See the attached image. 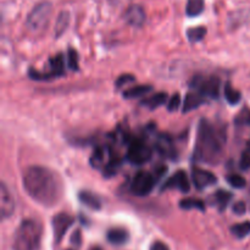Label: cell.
Listing matches in <instances>:
<instances>
[{"label": "cell", "instance_id": "cell-1", "mask_svg": "<svg viewBox=\"0 0 250 250\" xmlns=\"http://www.w3.org/2000/svg\"><path fill=\"white\" fill-rule=\"evenodd\" d=\"M22 183L27 194L43 207H54L63 195V183L60 176L44 166L27 167L22 175Z\"/></svg>", "mask_w": 250, "mask_h": 250}, {"label": "cell", "instance_id": "cell-10", "mask_svg": "<svg viewBox=\"0 0 250 250\" xmlns=\"http://www.w3.org/2000/svg\"><path fill=\"white\" fill-rule=\"evenodd\" d=\"M192 181L193 185L195 186V188L202 190L205 189V188L216 185L217 177L214 173L210 172V171H207L204 170V168L194 166V167H192Z\"/></svg>", "mask_w": 250, "mask_h": 250}, {"label": "cell", "instance_id": "cell-4", "mask_svg": "<svg viewBox=\"0 0 250 250\" xmlns=\"http://www.w3.org/2000/svg\"><path fill=\"white\" fill-rule=\"evenodd\" d=\"M53 12V5L49 1H42L32 9L27 16L26 24L31 31L41 32L48 26Z\"/></svg>", "mask_w": 250, "mask_h": 250}, {"label": "cell", "instance_id": "cell-11", "mask_svg": "<svg viewBox=\"0 0 250 250\" xmlns=\"http://www.w3.org/2000/svg\"><path fill=\"white\" fill-rule=\"evenodd\" d=\"M15 211V200L11 193L7 189L6 185L1 183L0 186V214L1 219L5 220L11 216Z\"/></svg>", "mask_w": 250, "mask_h": 250}, {"label": "cell", "instance_id": "cell-32", "mask_svg": "<svg viewBox=\"0 0 250 250\" xmlns=\"http://www.w3.org/2000/svg\"><path fill=\"white\" fill-rule=\"evenodd\" d=\"M180 105H181V95L178 94V93H175V94L170 98V100H168L167 110L170 112H173L180 107Z\"/></svg>", "mask_w": 250, "mask_h": 250}, {"label": "cell", "instance_id": "cell-19", "mask_svg": "<svg viewBox=\"0 0 250 250\" xmlns=\"http://www.w3.org/2000/svg\"><path fill=\"white\" fill-rule=\"evenodd\" d=\"M153 90V87L150 84H141V85H134V87L128 88L124 92L125 99H134V98L143 97L146 95L149 92Z\"/></svg>", "mask_w": 250, "mask_h": 250}, {"label": "cell", "instance_id": "cell-8", "mask_svg": "<svg viewBox=\"0 0 250 250\" xmlns=\"http://www.w3.org/2000/svg\"><path fill=\"white\" fill-rule=\"evenodd\" d=\"M73 224H75V217L66 214V212H60V214L55 215V216L53 217L51 225H53V233L55 244L60 243V242L62 241L66 232L68 231V229H70Z\"/></svg>", "mask_w": 250, "mask_h": 250}, {"label": "cell", "instance_id": "cell-33", "mask_svg": "<svg viewBox=\"0 0 250 250\" xmlns=\"http://www.w3.org/2000/svg\"><path fill=\"white\" fill-rule=\"evenodd\" d=\"M134 81H136V78H134L133 75H122L117 78V81L115 82V85H116V88H122L125 85L129 84V83L134 82Z\"/></svg>", "mask_w": 250, "mask_h": 250}, {"label": "cell", "instance_id": "cell-6", "mask_svg": "<svg viewBox=\"0 0 250 250\" xmlns=\"http://www.w3.org/2000/svg\"><path fill=\"white\" fill-rule=\"evenodd\" d=\"M154 187H155V177L146 171H139L132 180L129 189L132 194L137 197H146L150 194Z\"/></svg>", "mask_w": 250, "mask_h": 250}, {"label": "cell", "instance_id": "cell-26", "mask_svg": "<svg viewBox=\"0 0 250 250\" xmlns=\"http://www.w3.org/2000/svg\"><path fill=\"white\" fill-rule=\"evenodd\" d=\"M208 29L203 26L198 27H192V28L187 29V38L190 43H198L202 39H204V37L207 36Z\"/></svg>", "mask_w": 250, "mask_h": 250}, {"label": "cell", "instance_id": "cell-31", "mask_svg": "<svg viewBox=\"0 0 250 250\" xmlns=\"http://www.w3.org/2000/svg\"><path fill=\"white\" fill-rule=\"evenodd\" d=\"M104 158H105L104 148L95 149V151L93 153L92 158H90V164H92L94 167H99V166L104 163Z\"/></svg>", "mask_w": 250, "mask_h": 250}, {"label": "cell", "instance_id": "cell-28", "mask_svg": "<svg viewBox=\"0 0 250 250\" xmlns=\"http://www.w3.org/2000/svg\"><path fill=\"white\" fill-rule=\"evenodd\" d=\"M78 63H80V58H78V53L73 48L67 49V66L71 71L78 70Z\"/></svg>", "mask_w": 250, "mask_h": 250}, {"label": "cell", "instance_id": "cell-36", "mask_svg": "<svg viewBox=\"0 0 250 250\" xmlns=\"http://www.w3.org/2000/svg\"><path fill=\"white\" fill-rule=\"evenodd\" d=\"M149 250H170V248H168L167 244H165L164 242L161 241H155L151 243L150 248H149Z\"/></svg>", "mask_w": 250, "mask_h": 250}, {"label": "cell", "instance_id": "cell-18", "mask_svg": "<svg viewBox=\"0 0 250 250\" xmlns=\"http://www.w3.org/2000/svg\"><path fill=\"white\" fill-rule=\"evenodd\" d=\"M166 100H167V93L159 92L150 95V97H148L146 99H144L143 102H141V105L142 106L148 107V109L150 110H154L156 109V107H160L161 105L165 104Z\"/></svg>", "mask_w": 250, "mask_h": 250}, {"label": "cell", "instance_id": "cell-37", "mask_svg": "<svg viewBox=\"0 0 250 250\" xmlns=\"http://www.w3.org/2000/svg\"><path fill=\"white\" fill-rule=\"evenodd\" d=\"M71 243L75 244L76 247L81 246V231H76L71 237Z\"/></svg>", "mask_w": 250, "mask_h": 250}, {"label": "cell", "instance_id": "cell-27", "mask_svg": "<svg viewBox=\"0 0 250 250\" xmlns=\"http://www.w3.org/2000/svg\"><path fill=\"white\" fill-rule=\"evenodd\" d=\"M225 98L231 105H236L241 102L242 94L239 90L234 89L232 87L231 83H226V85H225Z\"/></svg>", "mask_w": 250, "mask_h": 250}, {"label": "cell", "instance_id": "cell-30", "mask_svg": "<svg viewBox=\"0 0 250 250\" xmlns=\"http://www.w3.org/2000/svg\"><path fill=\"white\" fill-rule=\"evenodd\" d=\"M227 182L232 186L233 188H244L247 185V181L246 178L242 177L241 175H236V173H232V175L227 176Z\"/></svg>", "mask_w": 250, "mask_h": 250}, {"label": "cell", "instance_id": "cell-14", "mask_svg": "<svg viewBox=\"0 0 250 250\" xmlns=\"http://www.w3.org/2000/svg\"><path fill=\"white\" fill-rule=\"evenodd\" d=\"M49 65H50L49 71L44 72L46 80H50L53 77H60V76L65 75V62H63L62 54H58L54 58H51L49 60Z\"/></svg>", "mask_w": 250, "mask_h": 250}, {"label": "cell", "instance_id": "cell-15", "mask_svg": "<svg viewBox=\"0 0 250 250\" xmlns=\"http://www.w3.org/2000/svg\"><path fill=\"white\" fill-rule=\"evenodd\" d=\"M129 234L127 229H122V227H114L110 229L106 233V239L110 244L112 246H124L128 242Z\"/></svg>", "mask_w": 250, "mask_h": 250}, {"label": "cell", "instance_id": "cell-29", "mask_svg": "<svg viewBox=\"0 0 250 250\" xmlns=\"http://www.w3.org/2000/svg\"><path fill=\"white\" fill-rule=\"evenodd\" d=\"M234 124L238 126H250V109L244 107L243 110H241L234 119Z\"/></svg>", "mask_w": 250, "mask_h": 250}, {"label": "cell", "instance_id": "cell-17", "mask_svg": "<svg viewBox=\"0 0 250 250\" xmlns=\"http://www.w3.org/2000/svg\"><path fill=\"white\" fill-rule=\"evenodd\" d=\"M78 199L81 200L83 205L88 207L92 210H100L102 209V200L98 197L97 194L92 192H88V190H82L78 194Z\"/></svg>", "mask_w": 250, "mask_h": 250}, {"label": "cell", "instance_id": "cell-35", "mask_svg": "<svg viewBox=\"0 0 250 250\" xmlns=\"http://www.w3.org/2000/svg\"><path fill=\"white\" fill-rule=\"evenodd\" d=\"M232 210L236 215H244L247 211V205L244 202H237L236 204L232 207Z\"/></svg>", "mask_w": 250, "mask_h": 250}, {"label": "cell", "instance_id": "cell-2", "mask_svg": "<svg viewBox=\"0 0 250 250\" xmlns=\"http://www.w3.org/2000/svg\"><path fill=\"white\" fill-rule=\"evenodd\" d=\"M226 142V136L224 131L215 127L208 120L203 119L198 126L197 142L194 148L195 161L216 165L224 154V146Z\"/></svg>", "mask_w": 250, "mask_h": 250}, {"label": "cell", "instance_id": "cell-39", "mask_svg": "<svg viewBox=\"0 0 250 250\" xmlns=\"http://www.w3.org/2000/svg\"><path fill=\"white\" fill-rule=\"evenodd\" d=\"M249 150H250V146H249Z\"/></svg>", "mask_w": 250, "mask_h": 250}, {"label": "cell", "instance_id": "cell-12", "mask_svg": "<svg viewBox=\"0 0 250 250\" xmlns=\"http://www.w3.org/2000/svg\"><path fill=\"white\" fill-rule=\"evenodd\" d=\"M125 20L128 24L134 27H141L143 26L144 22L146 20V11L142 6L139 5H131L128 9L125 12Z\"/></svg>", "mask_w": 250, "mask_h": 250}, {"label": "cell", "instance_id": "cell-34", "mask_svg": "<svg viewBox=\"0 0 250 250\" xmlns=\"http://www.w3.org/2000/svg\"><path fill=\"white\" fill-rule=\"evenodd\" d=\"M241 168L243 170H249L250 168V150L248 149L247 151H244L243 155L241 158Z\"/></svg>", "mask_w": 250, "mask_h": 250}, {"label": "cell", "instance_id": "cell-24", "mask_svg": "<svg viewBox=\"0 0 250 250\" xmlns=\"http://www.w3.org/2000/svg\"><path fill=\"white\" fill-rule=\"evenodd\" d=\"M180 208L183 210H200V211H205V203L202 199L198 198H186L180 202Z\"/></svg>", "mask_w": 250, "mask_h": 250}, {"label": "cell", "instance_id": "cell-21", "mask_svg": "<svg viewBox=\"0 0 250 250\" xmlns=\"http://www.w3.org/2000/svg\"><path fill=\"white\" fill-rule=\"evenodd\" d=\"M68 24H70V14L67 11H61L59 14L58 20H56L55 23V37L56 38H60L68 28Z\"/></svg>", "mask_w": 250, "mask_h": 250}, {"label": "cell", "instance_id": "cell-38", "mask_svg": "<svg viewBox=\"0 0 250 250\" xmlns=\"http://www.w3.org/2000/svg\"><path fill=\"white\" fill-rule=\"evenodd\" d=\"M90 250H103V249L100 248V247H93V248L90 249Z\"/></svg>", "mask_w": 250, "mask_h": 250}, {"label": "cell", "instance_id": "cell-23", "mask_svg": "<svg viewBox=\"0 0 250 250\" xmlns=\"http://www.w3.org/2000/svg\"><path fill=\"white\" fill-rule=\"evenodd\" d=\"M204 0H187L186 14L189 17H197L204 11Z\"/></svg>", "mask_w": 250, "mask_h": 250}, {"label": "cell", "instance_id": "cell-22", "mask_svg": "<svg viewBox=\"0 0 250 250\" xmlns=\"http://www.w3.org/2000/svg\"><path fill=\"white\" fill-rule=\"evenodd\" d=\"M212 198H214L215 200V205L219 208L220 211H224V210L227 208V205L229 204V202L232 200V198H233V194L227 192V190L220 189L215 193Z\"/></svg>", "mask_w": 250, "mask_h": 250}, {"label": "cell", "instance_id": "cell-9", "mask_svg": "<svg viewBox=\"0 0 250 250\" xmlns=\"http://www.w3.org/2000/svg\"><path fill=\"white\" fill-rule=\"evenodd\" d=\"M168 189H177L182 193H188L190 189V182L186 171L180 170L173 173L171 177L165 181V183L161 187V192Z\"/></svg>", "mask_w": 250, "mask_h": 250}, {"label": "cell", "instance_id": "cell-20", "mask_svg": "<svg viewBox=\"0 0 250 250\" xmlns=\"http://www.w3.org/2000/svg\"><path fill=\"white\" fill-rule=\"evenodd\" d=\"M158 150L160 151L163 155L165 156H173V153H175V149H173V144L172 141L168 136L166 134H161L160 137L158 138Z\"/></svg>", "mask_w": 250, "mask_h": 250}, {"label": "cell", "instance_id": "cell-7", "mask_svg": "<svg viewBox=\"0 0 250 250\" xmlns=\"http://www.w3.org/2000/svg\"><path fill=\"white\" fill-rule=\"evenodd\" d=\"M195 85L198 88V92L204 98L216 99V98H219L220 94L221 80L216 77V76H210L208 78H197L195 80Z\"/></svg>", "mask_w": 250, "mask_h": 250}, {"label": "cell", "instance_id": "cell-5", "mask_svg": "<svg viewBox=\"0 0 250 250\" xmlns=\"http://www.w3.org/2000/svg\"><path fill=\"white\" fill-rule=\"evenodd\" d=\"M153 156L150 146L139 138H133L128 144V150H127V160L133 165H143L148 163Z\"/></svg>", "mask_w": 250, "mask_h": 250}, {"label": "cell", "instance_id": "cell-3", "mask_svg": "<svg viewBox=\"0 0 250 250\" xmlns=\"http://www.w3.org/2000/svg\"><path fill=\"white\" fill-rule=\"evenodd\" d=\"M43 229L38 221L26 219L20 224L12 238V250H38Z\"/></svg>", "mask_w": 250, "mask_h": 250}, {"label": "cell", "instance_id": "cell-25", "mask_svg": "<svg viewBox=\"0 0 250 250\" xmlns=\"http://www.w3.org/2000/svg\"><path fill=\"white\" fill-rule=\"evenodd\" d=\"M231 233L236 238L243 239L250 234V221H244L241 224H236L231 227Z\"/></svg>", "mask_w": 250, "mask_h": 250}, {"label": "cell", "instance_id": "cell-16", "mask_svg": "<svg viewBox=\"0 0 250 250\" xmlns=\"http://www.w3.org/2000/svg\"><path fill=\"white\" fill-rule=\"evenodd\" d=\"M204 103H205V98L203 97L199 92L188 93V94L186 95L185 103H183V107H182L183 114L198 109V107L202 106Z\"/></svg>", "mask_w": 250, "mask_h": 250}, {"label": "cell", "instance_id": "cell-13", "mask_svg": "<svg viewBox=\"0 0 250 250\" xmlns=\"http://www.w3.org/2000/svg\"><path fill=\"white\" fill-rule=\"evenodd\" d=\"M250 23V7L249 9H241L229 14L227 20V26L229 28H238L243 24Z\"/></svg>", "mask_w": 250, "mask_h": 250}]
</instances>
